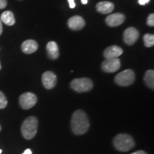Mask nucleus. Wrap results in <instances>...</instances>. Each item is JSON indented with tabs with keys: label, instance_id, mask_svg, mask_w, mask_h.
Segmentation results:
<instances>
[{
	"label": "nucleus",
	"instance_id": "nucleus-3",
	"mask_svg": "<svg viewBox=\"0 0 154 154\" xmlns=\"http://www.w3.org/2000/svg\"><path fill=\"white\" fill-rule=\"evenodd\" d=\"M38 120L35 116H29L26 119L22 125V134L25 139H32L37 132Z\"/></svg>",
	"mask_w": 154,
	"mask_h": 154
},
{
	"label": "nucleus",
	"instance_id": "nucleus-20",
	"mask_svg": "<svg viewBox=\"0 0 154 154\" xmlns=\"http://www.w3.org/2000/svg\"><path fill=\"white\" fill-rule=\"evenodd\" d=\"M147 24L150 26H154V14H149V16L148 17Z\"/></svg>",
	"mask_w": 154,
	"mask_h": 154
},
{
	"label": "nucleus",
	"instance_id": "nucleus-9",
	"mask_svg": "<svg viewBox=\"0 0 154 154\" xmlns=\"http://www.w3.org/2000/svg\"><path fill=\"white\" fill-rule=\"evenodd\" d=\"M42 84L47 89H52L57 82V77L52 72H46L42 75Z\"/></svg>",
	"mask_w": 154,
	"mask_h": 154
},
{
	"label": "nucleus",
	"instance_id": "nucleus-15",
	"mask_svg": "<svg viewBox=\"0 0 154 154\" xmlns=\"http://www.w3.org/2000/svg\"><path fill=\"white\" fill-rule=\"evenodd\" d=\"M96 10L101 14H106L111 13V11L114 9V5L110 2H101L96 6Z\"/></svg>",
	"mask_w": 154,
	"mask_h": 154
},
{
	"label": "nucleus",
	"instance_id": "nucleus-23",
	"mask_svg": "<svg viewBox=\"0 0 154 154\" xmlns=\"http://www.w3.org/2000/svg\"><path fill=\"white\" fill-rule=\"evenodd\" d=\"M68 2H69V7H70V8L74 9V7H76V5H75V2H74V0H68Z\"/></svg>",
	"mask_w": 154,
	"mask_h": 154
},
{
	"label": "nucleus",
	"instance_id": "nucleus-1",
	"mask_svg": "<svg viewBox=\"0 0 154 154\" xmlns=\"http://www.w3.org/2000/svg\"><path fill=\"white\" fill-rule=\"evenodd\" d=\"M71 126L74 134L83 135L86 134L90 126L87 114L82 110L75 111L71 121Z\"/></svg>",
	"mask_w": 154,
	"mask_h": 154
},
{
	"label": "nucleus",
	"instance_id": "nucleus-11",
	"mask_svg": "<svg viewBox=\"0 0 154 154\" xmlns=\"http://www.w3.org/2000/svg\"><path fill=\"white\" fill-rule=\"evenodd\" d=\"M124 51L120 47L116 45H112L105 49L103 52V56L106 59H117L122 54Z\"/></svg>",
	"mask_w": 154,
	"mask_h": 154
},
{
	"label": "nucleus",
	"instance_id": "nucleus-26",
	"mask_svg": "<svg viewBox=\"0 0 154 154\" xmlns=\"http://www.w3.org/2000/svg\"><path fill=\"white\" fill-rule=\"evenodd\" d=\"M32 151H31L30 149H26V150H25L24 151V153H23L22 154H32Z\"/></svg>",
	"mask_w": 154,
	"mask_h": 154
},
{
	"label": "nucleus",
	"instance_id": "nucleus-14",
	"mask_svg": "<svg viewBox=\"0 0 154 154\" xmlns=\"http://www.w3.org/2000/svg\"><path fill=\"white\" fill-rule=\"evenodd\" d=\"M47 51L48 57L51 59H57L59 57V49L55 42H49L47 44Z\"/></svg>",
	"mask_w": 154,
	"mask_h": 154
},
{
	"label": "nucleus",
	"instance_id": "nucleus-8",
	"mask_svg": "<svg viewBox=\"0 0 154 154\" xmlns=\"http://www.w3.org/2000/svg\"><path fill=\"white\" fill-rule=\"evenodd\" d=\"M139 32L134 27H129L124 31V41L127 45L131 46L138 39Z\"/></svg>",
	"mask_w": 154,
	"mask_h": 154
},
{
	"label": "nucleus",
	"instance_id": "nucleus-12",
	"mask_svg": "<svg viewBox=\"0 0 154 154\" xmlns=\"http://www.w3.org/2000/svg\"><path fill=\"white\" fill-rule=\"evenodd\" d=\"M68 26L72 30H81L85 26V21L82 17L74 16L68 20Z\"/></svg>",
	"mask_w": 154,
	"mask_h": 154
},
{
	"label": "nucleus",
	"instance_id": "nucleus-27",
	"mask_svg": "<svg viewBox=\"0 0 154 154\" xmlns=\"http://www.w3.org/2000/svg\"><path fill=\"white\" fill-rule=\"evenodd\" d=\"M82 2L83 5H86L88 3V0H82Z\"/></svg>",
	"mask_w": 154,
	"mask_h": 154
},
{
	"label": "nucleus",
	"instance_id": "nucleus-16",
	"mask_svg": "<svg viewBox=\"0 0 154 154\" xmlns=\"http://www.w3.org/2000/svg\"><path fill=\"white\" fill-rule=\"evenodd\" d=\"M1 21L8 26H13L15 24V18L13 12L11 11H5L1 15Z\"/></svg>",
	"mask_w": 154,
	"mask_h": 154
},
{
	"label": "nucleus",
	"instance_id": "nucleus-21",
	"mask_svg": "<svg viewBox=\"0 0 154 154\" xmlns=\"http://www.w3.org/2000/svg\"><path fill=\"white\" fill-rule=\"evenodd\" d=\"M7 5V0H0V9H5Z\"/></svg>",
	"mask_w": 154,
	"mask_h": 154
},
{
	"label": "nucleus",
	"instance_id": "nucleus-17",
	"mask_svg": "<svg viewBox=\"0 0 154 154\" xmlns=\"http://www.w3.org/2000/svg\"><path fill=\"white\" fill-rule=\"evenodd\" d=\"M144 82L151 89L154 88V71L148 70L144 76Z\"/></svg>",
	"mask_w": 154,
	"mask_h": 154
},
{
	"label": "nucleus",
	"instance_id": "nucleus-24",
	"mask_svg": "<svg viewBox=\"0 0 154 154\" xmlns=\"http://www.w3.org/2000/svg\"><path fill=\"white\" fill-rule=\"evenodd\" d=\"M131 154H147V153L143 151H138L134 152V153H133Z\"/></svg>",
	"mask_w": 154,
	"mask_h": 154
},
{
	"label": "nucleus",
	"instance_id": "nucleus-2",
	"mask_svg": "<svg viewBox=\"0 0 154 154\" xmlns=\"http://www.w3.org/2000/svg\"><path fill=\"white\" fill-rule=\"evenodd\" d=\"M113 146L119 151L126 152L135 146V142L131 136L126 134L117 135L113 140Z\"/></svg>",
	"mask_w": 154,
	"mask_h": 154
},
{
	"label": "nucleus",
	"instance_id": "nucleus-30",
	"mask_svg": "<svg viewBox=\"0 0 154 154\" xmlns=\"http://www.w3.org/2000/svg\"><path fill=\"white\" fill-rule=\"evenodd\" d=\"M0 70H1V63H0Z\"/></svg>",
	"mask_w": 154,
	"mask_h": 154
},
{
	"label": "nucleus",
	"instance_id": "nucleus-25",
	"mask_svg": "<svg viewBox=\"0 0 154 154\" xmlns=\"http://www.w3.org/2000/svg\"><path fill=\"white\" fill-rule=\"evenodd\" d=\"M2 32H3L2 22V21H1V19H0V35H1V34H2Z\"/></svg>",
	"mask_w": 154,
	"mask_h": 154
},
{
	"label": "nucleus",
	"instance_id": "nucleus-13",
	"mask_svg": "<svg viewBox=\"0 0 154 154\" xmlns=\"http://www.w3.org/2000/svg\"><path fill=\"white\" fill-rule=\"evenodd\" d=\"M38 44L33 39H28L23 42L22 44V49L23 52L30 54L35 52L38 49Z\"/></svg>",
	"mask_w": 154,
	"mask_h": 154
},
{
	"label": "nucleus",
	"instance_id": "nucleus-5",
	"mask_svg": "<svg viewBox=\"0 0 154 154\" xmlns=\"http://www.w3.org/2000/svg\"><path fill=\"white\" fill-rule=\"evenodd\" d=\"M135 81L134 72L131 69H126L115 76V82L119 86H128L131 85Z\"/></svg>",
	"mask_w": 154,
	"mask_h": 154
},
{
	"label": "nucleus",
	"instance_id": "nucleus-4",
	"mask_svg": "<svg viewBox=\"0 0 154 154\" xmlns=\"http://www.w3.org/2000/svg\"><path fill=\"white\" fill-rule=\"evenodd\" d=\"M94 86L93 82L88 78L75 79L71 82V87L79 93L91 91Z\"/></svg>",
	"mask_w": 154,
	"mask_h": 154
},
{
	"label": "nucleus",
	"instance_id": "nucleus-7",
	"mask_svg": "<svg viewBox=\"0 0 154 154\" xmlns=\"http://www.w3.org/2000/svg\"><path fill=\"white\" fill-rule=\"evenodd\" d=\"M121 67V61L119 59H108L103 61L101 69L106 73H113L117 72Z\"/></svg>",
	"mask_w": 154,
	"mask_h": 154
},
{
	"label": "nucleus",
	"instance_id": "nucleus-18",
	"mask_svg": "<svg viewBox=\"0 0 154 154\" xmlns=\"http://www.w3.org/2000/svg\"><path fill=\"white\" fill-rule=\"evenodd\" d=\"M143 41L146 47H151L154 45V35L151 34H146L143 36Z\"/></svg>",
	"mask_w": 154,
	"mask_h": 154
},
{
	"label": "nucleus",
	"instance_id": "nucleus-28",
	"mask_svg": "<svg viewBox=\"0 0 154 154\" xmlns=\"http://www.w3.org/2000/svg\"><path fill=\"white\" fill-rule=\"evenodd\" d=\"M2 150H1V149H0V154H1V153H2Z\"/></svg>",
	"mask_w": 154,
	"mask_h": 154
},
{
	"label": "nucleus",
	"instance_id": "nucleus-22",
	"mask_svg": "<svg viewBox=\"0 0 154 154\" xmlns=\"http://www.w3.org/2000/svg\"><path fill=\"white\" fill-rule=\"evenodd\" d=\"M138 2L140 5H146L149 3L150 0H138Z\"/></svg>",
	"mask_w": 154,
	"mask_h": 154
},
{
	"label": "nucleus",
	"instance_id": "nucleus-10",
	"mask_svg": "<svg viewBox=\"0 0 154 154\" xmlns=\"http://www.w3.org/2000/svg\"><path fill=\"white\" fill-rule=\"evenodd\" d=\"M125 20V16L121 13H115L110 14L106 18V23L111 27L118 26L123 24Z\"/></svg>",
	"mask_w": 154,
	"mask_h": 154
},
{
	"label": "nucleus",
	"instance_id": "nucleus-19",
	"mask_svg": "<svg viewBox=\"0 0 154 154\" xmlns=\"http://www.w3.org/2000/svg\"><path fill=\"white\" fill-rule=\"evenodd\" d=\"M7 99L6 98L5 94L3 92L0 91V109H5V108L7 106Z\"/></svg>",
	"mask_w": 154,
	"mask_h": 154
},
{
	"label": "nucleus",
	"instance_id": "nucleus-6",
	"mask_svg": "<svg viewBox=\"0 0 154 154\" xmlns=\"http://www.w3.org/2000/svg\"><path fill=\"white\" fill-rule=\"evenodd\" d=\"M37 103V96L32 92H26L19 97V104L23 109H32Z\"/></svg>",
	"mask_w": 154,
	"mask_h": 154
},
{
	"label": "nucleus",
	"instance_id": "nucleus-29",
	"mask_svg": "<svg viewBox=\"0 0 154 154\" xmlns=\"http://www.w3.org/2000/svg\"><path fill=\"white\" fill-rule=\"evenodd\" d=\"M1 130H2V127H1V126H0V131H1Z\"/></svg>",
	"mask_w": 154,
	"mask_h": 154
}]
</instances>
